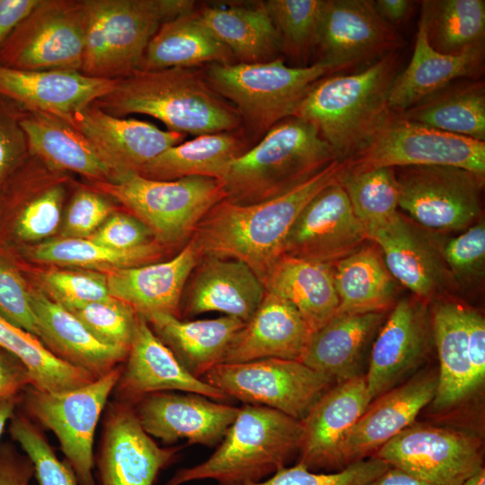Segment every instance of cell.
I'll return each instance as SVG.
<instances>
[{
    "mask_svg": "<svg viewBox=\"0 0 485 485\" xmlns=\"http://www.w3.org/2000/svg\"><path fill=\"white\" fill-rule=\"evenodd\" d=\"M420 18L429 45L439 53L458 55L484 45V0L422 1Z\"/></svg>",
    "mask_w": 485,
    "mask_h": 485,
    "instance_id": "60d3db41",
    "label": "cell"
},
{
    "mask_svg": "<svg viewBox=\"0 0 485 485\" xmlns=\"http://www.w3.org/2000/svg\"><path fill=\"white\" fill-rule=\"evenodd\" d=\"M9 432L31 460L38 485H78L68 463L59 460L44 433L29 417L14 413Z\"/></svg>",
    "mask_w": 485,
    "mask_h": 485,
    "instance_id": "bcb514c9",
    "label": "cell"
},
{
    "mask_svg": "<svg viewBox=\"0 0 485 485\" xmlns=\"http://www.w3.org/2000/svg\"><path fill=\"white\" fill-rule=\"evenodd\" d=\"M401 61V52L396 51L356 73L322 77L293 116L312 124L340 159L348 158L391 114L389 93Z\"/></svg>",
    "mask_w": 485,
    "mask_h": 485,
    "instance_id": "3957f363",
    "label": "cell"
},
{
    "mask_svg": "<svg viewBox=\"0 0 485 485\" xmlns=\"http://www.w3.org/2000/svg\"><path fill=\"white\" fill-rule=\"evenodd\" d=\"M244 141L236 131L198 136L166 149L146 163L139 174L159 181L191 176L221 181L233 160L247 150Z\"/></svg>",
    "mask_w": 485,
    "mask_h": 485,
    "instance_id": "ab89813d",
    "label": "cell"
},
{
    "mask_svg": "<svg viewBox=\"0 0 485 485\" xmlns=\"http://www.w3.org/2000/svg\"><path fill=\"white\" fill-rule=\"evenodd\" d=\"M328 75L331 69L323 63L289 66L281 57L253 64H210L204 71L209 86L258 133L292 117L311 87Z\"/></svg>",
    "mask_w": 485,
    "mask_h": 485,
    "instance_id": "ba28073f",
    "label": "cell"
},
{
    "mask_svg": "<svg viewBox=\"0 0 485 485\" xmlns=\"http://www.w3.org/2000/svg\"><path fill=\"white\" fill-rule=\"evenodd\" d=\"M333 278L339 299L336 314L387 312L397 302L399 283L372 242L336 262Z\"/></svg>",
    "mask_w": 485,
    "mask_h": 485,
    "instance_id": "d590c367",
    "label": "cell"
},
{
    "mask_svg": "<svg viewBox=\"0 0 485 485\" xmlns=\"http://www.w3.org/2000/svg\"><path fill=\"white\" fill-rule=\"evenodd\" d=\"M408 120L485 142V84L456 80L398 113Z\"/></svg>",
    "mask_w": 485,
    "mask_h": 485,
    "instance_id": "f35d334b",
    "label": "cell"
},
{
    "mask_svg": "<svg viewBox=\"0 0 485 485\" xmlns=\"http://www.w3.org/2000/svg\"><path fill=\"white\" fill-rule=\"evenodd\" d=\"M371 485H428L408 473L389 467L384 473L376 478Z\"/></svg>",
    "mask_w": 485,
    "mask_h": 485,
    "instance_id": "be15d7a7",
    "label": "cell"
},
{
    "mask_svg": "<svg viewBox=\"0 0 485 485\" xmlns=\"http://www.w3.org/2000/svg\"><path fill=\"white\" fill-rule=\"evenodd\" d=\"M192 278L185 304L190 317L218 312L246 323L266 293L255 273L233 259L201 257Z\"/></svg>",
    "mask_w": 485,
    "mask_h": 485,
    "instance_id": "83f0119b",
    "label": "cell"
},
{
    "mask_svg": "<svg viewBox=\"0 0 485 485\" xmlns=\"http://www.w3.org/2000/svg\"><path fill=\"white\" fill-rule=\"evenodd\" d=\"M198 13L240 63L270 61L281 49L278 31L264 2L253 5L205 6Z\"/></svg>",
    "mask_w": 485,
    "mask_h": 485,
    "instance_id": "74e56055",
    "label": "cell"
},
{
    "mask_svg": "<svg viewBox=\"0 0 485 485\" xmlns=\"http://www.w3.org/2000/svg\"><path fill=\"white\" fill-rule=\"evenodd\" d=\"M484 67V45L458 55H445L428 43L420 18L412 57L395 77L389 93V109L401 113L449 84L480 78Z\"/></svg>",
    "mask_w": 485,
    "mask_h": 485,
    "instance_id": "f1b7e54d",
    "label": "cell"
},
{
    "mask_svg": "<svg viewBox=\"0 0 485 485\" xmlns=\"http://www.w3.org/2000/svg\"><path fill=\"white\" fill-rule=\"evenodd\" d=\"M390 466L371 456L335 472H316L299 463L286 466L269 478L242 485H371Z\"/></svg>",
    "mask_w": 485,
    "mask_h": 485,
    "instance_id": "c3c4849f",
    "label": "cell"
},
{
    "mask_svg": "<svg viewBox=\"0 0 485 485\" xmlns=\"http://www.w3.org/2000/svg\"><path fill=\"white\" fill-rule=\"evenodd\" d=\"M150 230L133 215L113 213L88 237L91 241L119 250L150 242Z\"/></svg>",
    "mask_w": 485,
    "mask_h": 485,
    "instance_id": "9f6ffc18",
    "label": "cell"
},
{
    "mask_svg": "<svg viewBox=\"0 0 485 485\" xmlns=\"http://www.w3.org/2000/svg\"><path fill=\"white\" fill-rule=\"evenodd\" d=\"M121 118L144 114L162 121L170 131L201 136L236 131V110L194 67L136 69L117 78L113 89L93 103Z\"/></svg>",
    "mask_w": 485,
    "mask_h": 485,
    "instance_id": "7a4b0ae2",
    "label": "cell"
},
{
    "mask_svg": "<svg viewBox=\"0 0 485 485\" xmlns=\"http://www.w3.org/2000/svg\"><path fill=\"white\" fill-rule=\"evenodd\" d=\"M0 348L14 356L27 369L31 386L42 392H62L97 379L55 356L38 337L0 316Z\"/></svg>",
    "mask_w": 485,
    "mask_h": 485,
    "instance_id": "b9f144b4",
    "label": "cell"
},
{
    "mask_svg": "<svg viewBox=\"0 0 485 485\" xmlns=\"http://www.w3.org/2000/svg\"><path fill=\"white\" fill-rule=\"evenodd\" d=\"M441 253L454 282L467 284L481 278L485 262L484 221L480 219L441 245Z\"/></svg>",
    "mask_w": 485,
    "mask_h": 485,
    "instance_id": "f907efd6",
    "label": "cell"
},
{
    "mask_svg": "<svg viewBox=\"0 0 485 485\" xmlns=\"http://www.w3.org/2000/svg\"><path fill=\"white\" fill-rule=\"evenodd\" d=\"M437 373H425L375 398L345 436L340 450V470L371 457L384 444L412 425L432 402Z\"/></svg>",
    "mask_w": 485,
    "mask_h": 485,
    "instance_id": "cb8c5ba5",
    "label": "cell"
},
{
    "mask_svg": "<svg viewBox=\"0 0 485 485\" xmlns=\"http://www.w3.org/2000/svg\"><path fill=\"white\" fill-rule=\"evenodd\" d=\"M0 316L39 337L31 290L20 272L0 258Z\"/></svg>",
    "mask_w": 485,
    "mask_h": 485,
    "instance_id": "f5cc1de1",
    "label": "cell"
},
{
    "mask_svg": "<svg viewBox=\"0 0 485 485\" xmlns=\"http://www.w3.org/2000/svg\"><path fill=\"white\" fill-rule=\"evenodd\" d=\"M372 456L428 485H462L483 467L478 436L425 423L414 422Z\"/></svg>",
    "mask_w": 485,
    "mask_h": 485,
    "instance_id": "5bb4252c",
    "label": "cell"
},
{
    "mask_svg": "<svg viewBox=\"0 0 485 485\" xmlns=\"http://www.w3.org/2000/svg\"><path fill=\"white\" fill-rule=\"evenodd\" d=\"M162 251L163 247L157 242L119 250L88 238L63 237L38 245L32 258L45 263L109 271L153 263L160 258Z\"/></svg>",
    "mask_w": 485,
    "mask_h": 485,
    "instance_id": "7bdbcfd3",
    "label": "cell"
},
{
    "mask_svg": "<svg viewBox=\"0 0 485 485\" xmlns=\"http://www.w3.org/2000/svg\"><path fill=\"white\" fill-rule=\"evenodd\" d=\"M92 190L122 204L161 245L190 241L207 213L225 198L221 181L198 176L159 181L127 172L93 181Z\"/></svg>",
    "mask_w": 485,
    "mask_h": 485,
    "instance_id": "52a82bcc",
    "label": "cell"
},
{
    "mask_svg": "<svg viewBox=\"0 0 485 485\" xmlns=\"http://www.w3.org/2000/svg\"><path fill=\"white\" fill-rule=\"evenodd\" d=\"M339 159L312 124L287 118L233 160L221 180L225 199L245 205L277 197Z\"/></svg>",
    "mask_w": 485,
    "mask_h": 485,
    "instance_id": "5b68a950",
    "label": "cell"
},
{
    "mask_svg": "<svg viewBox=\"0 0 485 485\" xmlns=\"http://www.w3.org/2000/svg\"><path fill=\"white\" fill-rule=\"evenodd\" d=\"M144 317L183 368L198 379L222 363L231 342L245 325L227 315L196 321H183L169 313Z\"/></svg>",
    "mask_w": 485,
    "mask_h": 485,
    "instance_id": "1f68e13d",
    "label": "cell"
},
{
    "mask_svg": "<svg viewBox=\"0 0 485 485\" xmlns=\"http://www.w3.org/2000/svg\"><path fill=\"white\" fill-rule=\"evenodd\" d=\"M65 198L64 181L55 177L36 190L17 217V235L26 241L46 238L58 228Z\"/></svg>",
    "mask_w": 485,
    "mask_h": 485,
    "instance_id": "681fc988",
    "label": "cell"
},
{
    "mask_svg": "<svg viewBox=\"0 0 485 485\" xmlns=\"http://www.w3.org/2000/svg\"><path fill=\"white\" fill-rule=\"evenodd\" d=\"M21 396L12 397L0 401V437L4 427L15 413V408L20 401Z\"/></svg>",
    "mask_w": 485,
    "mask_h": 485,
    "instance_id": "e7e4bbea",
    "label": "cell"
},
{
    "mask_svg": "<svg viewBox=\"0 0 485 485\" xmlns=\"http://www.w3.org/2000/svg\"><path fill=\"white\" fill-rule=\"evenodd\" d=\"M312 334L304 319L289 302L266 291L253 316L231 342L222 363L263 358L300 361Z\"/></svg>",
    "mask_w": 485,
    "mask_h": 485,
    "instance_id": "4316f807",
    "label": "cell"
},
{
    "mask_svg": "<svg viewBox=\"0 0 485 485\" xmlns=\"http://www.w3.org/2000/svg\"><path fill=\"white\" fill-rule=\"evenodd\" d=\"M122 368L119 365L91 383L67 391L42 392L28 386L21 396L26 416L57 436L78 485H96L93 472L95 430Z\"/></svg>",
    "mask_w": 485,
    "mask_h": 485,
    "instance_id": "9c48e42d",
    "label": "cell"
},
{
    "mask_svg": "<svg viewBox=\"0 0 485 485\" xmlns=\"http://www.w3.org/2000/svg\"><path fill=\"white\" fill-rule=\"evenodd\" d=\"M62 119L91 143L112 171L113 178L139 173L146 163L186 137L147 121L111 116L93 104Z\"/></svg>",
    "mask_w": 485,
    "mask_h": 485,
    "instance_id": "44dd1931",
    "label": "cell"
},
{
    "mask_svg": "<svg viewBox=\"0 0 485 485\" xmlns=\"http://www.w3.org/2000/svg\"><path fill=\"white\" fill-rule=\"evenodd\" d=\"M31 386L25 366L11 353L0 352V401L19 396Z\"/></svg>",
    "mask_w": 485,
    "mask_h": 485,
    "instance_id": "91938a15",
    "label": "cell"
},
{
    "mask_svg": "<svg viewBox=\"0 0 485 485\" xmlns=\"http://www.w3.org/2000/svg\"><path fill=\"white\" fill-rule=\"evenodd\" d=\"M370 402L365 374L332 384L301 420L296 463L316 472L341 471V444Z\"/></svg>",
    "mask_w": 485,
    "mask_h": 485,
    "instance_id": "603a6c76",
    "label": "cell"
},
{
    "mask_svg": "<svg viewBox=\"0 0 485 485\" xmlns=\"http://www.w3.org/2000/svg\"><path fill=\"white\" fill-rule=\"evenodd\" d=\"M429 303L401 298L378 330L365 374L371 401L401 384L426 359L433 343Z\"/></svg>",
    "mask_w": 485,
    "mask_h": 485,
    "instance_id": "2e32d148",
    "label": "cell"
},
{
    "mask_svg": "<svg viewBox=\"0 0 485 485\" xmlns=\"http://www.w3.org/2000/svg\"><path fill=\"white\" fill-rule=\"evenodd\" d=\"M21 125L29 152L48 168L76 172L93 181H107L113 172L91 143L64 119L24 110Z\"/></svg>",
    "mask_w": 485,
    "mask_h": 485,
    "instance_id": "d6a6232c",
    "label": "cell"
},
{
    "mask_svg": "<svg viewBox=\"0 0 485 485\" xmlns=\"http://www.w3.org/2000/svg\"><path fill=\"white\" fill-rule=\"evenodd\" d=\"M301 421L278 410L243 404L215 452L202 463L179 469L165 485L211 479L218 485L261 481L297 459Z\"/></svg>",
    "mask_w": 485,
    "mask_h": 485,
    "instance_id": "277c9868",
    "label": "cell"
},
{
    "mask_svg": "<svg viewBox=\"0 0 485 485\" xmlns=\"http://www.w3.org/2000/svg\"><path fill=\"white\" fill-rule=\"evenodd\" d=\"M338 181L366 231L386 223L397 214L400 188L394 168L345 167Z\"/></svg>",
    "mask_w": 485,
    "mask_h": 485,
    "instance_id": "ee69618b",
    "label": "cell"
},
{
    "mask_svg": "<svg viewBox=\"0 0 485 485\" xmlns=\"http://www.w3.org/2000/svg\"><path fill=\"white\" fill-rule=\"evenodd\" d=\"M232 52L190 11L163 22L144 54L138 69L195 67L203 64H233Z\"/></svg>",
    "mask_w": 485,
    "mask_h": 485,
    "instance_id": "8d00e7d4",
    "label": "cell"
},
{
    "mask_svg": "<svg viewBox=\"0 0 485 485\" xmlns=\"http://www.w3.org/2000/svg\"><path fill=\"white\" fill-rule=\"evenodd\" d=\"M462 485H485V468L482 467L476 473L470 476Z\"/></svg>",
    "mask_w": 485,
    "mask_h": 485,
    "instance_id": "03108f58",
    "label": "cell"
},
{
    "mask_svg": "<svg viewBox=\"0 0 485 485\" xmlns=\"http://www.w3.org/2000/svg\"><path fill=\"white\" fill-rule=\"evenodd\" d=\"M34 468L27 455L8 444L0 445V485H30Z\"/></svg>",
    "mask_w": 485,
    "mask_h": 485,
    "instance_id": "680465c9",
    "label": "cell"
},
{
    "mask_svg": "<svg viewBox=\"0 0 485 485\" xmlns=\"http://www.w3.org/2000/svg\"><path fill=\"white\" fill-rule=\"evenodd\" d=\"M414 1L409 0H376L373 4L378 14L389 24L401 23L412 11Z\"/></svg>",
    "mask_w": 485,
    "mask_h": 485,
    "instance_id": "6125c7cd",
    "label": "cell"
},
{
    "mask_svg": "<svg viewBox=\"0 0 485 485\" xmlns=\"http://www.w3.org/2000/svg\"><path fill=\"white\" fill-rule=\"evenodd\" d=\"M399 207L423 228L465 230L481 219L485 176L442 165L394 168Z\"/></svg>",
    "mask_w": 485,
    "mask_h": 485,
    "instance_id": "4fadbf2b",
    "label": "cell"
},
{
    "mask_svg": "<svg viewBox=\"0 0 485 485\" xmlns=\"http://www.w3.org/2000/svg\"><path fill=\"white\" fill-rule=\"evenodd\" d=\"M87 24V0H40L1 48L0 66L81 72Z\"/></svg>",
    "mask_w": 485,
    "mask_h": 485,
    "instance_id": "8fae6325",
    "label": "cell"
},
{
    "mask_svg": "<svg viewBox=\"0 0 485 485\" xmlns=\"http://www.w3.org/2000/svg\"><path fill=\"white\" fill-rule=\"evenodd\" d=\"M345 167V160H336L290 190L260 202L241 205L221 200L191 237L200 256L242 261L263 284L283 256L287 236L301 211Z\"/></svg>",
    "mask_w": 485,
    "mask_h": 485,
    "instance_id": "6da1fadb",
    "label": "cell"
},
{
    "mask_svg": "<svg viewBox=\"0 0 485 485\" xmlns=\"http://www.w3.org/2000/svg\"><path fill=\"white\" fill-rule=\"evenodd\" d=\"M368 241L338 179L304 207L287 236L283 255L334 265Z\"/></svg>",
    "mask_w": 485,
    "mask_h": 485,
    "instance_id": "ac0fdd59",
    "label": "cell"
},
{
    "mask_svg": "<svg viewBox=\"0 0 485 485\" xmlns=\"http://www.w3.org/2000/svg\"><path fill=\"white\" fill-rule=\"evenodd\" d=\"M133 408L144 430L163 444L186 439L208 447L222 441L239 412L238 407L192 392L150 393Z\"/></svg>",
    "mask_w": 485,
    "mask_h": 485,
    "instance_id": "ffe728a7",
    "label": "cell"
},
{
    "mask_svg": "<svg viewBox=\"0 0 485 485\" xmlns=\"http://www.w3.org/2000/svg\"><path fill=\"white\" fill-rule=\"evenodd\" d=\"M386 313L335 314L313 332L300 361L335 384L363 375L360 368L366 348Z\"/></svg>",
    "mask_w": 485,
    "mask_h": 485,
    "instance_id": "4dcf8cb0",
    "label": "cell"
},
{
    "mask_svg": "<svg viewBox=\"0 0 485 485\" xmlns=\"http://www.w3.org/2000/svg\"><path fill=\"white\" fill-rule=\"evenodd\" d=\"M467 352L476 390L485 378V321L481 313L466 310Z\"/></svg>",
    "mask_w": 485,
    "mask_h": 485,
    "instance_id": "6f0895ef",
    "label": "cell"
},
{
    "mask_svg": "<svg viewBox=\"0 0 485 485\" xmlns=\"http://www.w3.org/2000/svg\"><path fill=\"white\" fill-rule=\"evenodd\" d=\"M348 169L442 165L485 176V142L389 117L371 139L345 159Z\"/></svg>",
    "mask_w": 485,
    "mask_h": 485,
    "instance_id": "7c38bea8",
    "label": "cell"
},
{
    "mask_svg": "<svg viewBox=\"0 0 485 485\" xmlns=\"http://www.w3.org/2000/svg\"><path fill=\"white\" fill-rule=\"evenodd\" d=\"M114 390L119 401L132 406L150 393L167 391L198 393L225 403L232 401L216 388L189 374L139 313L126 365Z\"/></svg>",
    "mask_w": 485,
    "mask_h": 485,
    "instance_id": "7402d4cb",
    "label": "cell"
},
{
    "mask_svg": "<svg viewBox=\"0 0 485 485\" xmlns=\"http://www.w3.org/2000/svg\"><path fill=\"white\" fill-rule=\"evenodd\" d=\"M41 280L50 298L64 307L111 297L106 274L100 271L50 270Z\"/></svg>",
    "mask_w": 485,
    "mask_h": 485,
    "instance_id": "816d5d0a",
    "label": "cell"
},
{
    "mask_svg": "<svg viewBox=\"0 0 485 485\" xmlns=\"http://www.w3.org/2000/svg\"><path fill=\"white\" fill-rule=\"evenodd\" d=\"M264 4L287 55L304 60L315 52L324 0H268Z\"/></svg>",
    "mask_w": 485,
    "mask_h": 485,
    "instance_id": "f6af8a7d",
    "label": "cell"
},
{
    "mask_svg": "<svg viewBox=\"0 0 485 485\" xmlns=\"http://www.w3.org/2000/svg\"><path fill=\"white\" fill-rule=\"evenodd\" d=\"M116 79L77 71L21 70L0 66V95L23 110L66 118L109 93Z\"/></svg>",
    "mask_w": 485,
    "mask_h": 485,
    "instance_id": "d4e9b609",
    "label": "cell"
},
{
    "mask_svg": "<svg viewBox=\"0 0 485 485\" xmlns=\"http://www.w3.org/2000/svg\"><path fill=\"white\" fill-rule=\"evenodd\" d=\"M23 110L0 95V184L27 156V136L21 125Z\"/></svg>",
    "mask_w": 485,
    "mask_h": 485,
    "instance_id": "11a10c76",
    "label": "cell"
},
{
    "mask_svg": "<svg viewBox=\"0 0 485 485\" xmlns=\"http://www.w3.org/2000/svg\"><path fill=\"white\" fill-rule=\"evenodd\" d=\"M201 380L231 400L268 407L299 421L335 384L299 360L281 358L218 364Z\"/></svg>",
    "mask_w": 485,
    "mask_h": 485,
    "instance_id": "30bf717a",
    "label": "cell"
},
{
    "mask_svg": "<svg viewBox=\"0 0 485 485\" xmlns=\"http://www.w3.org/2000/svg\"><path fill=\"white\" fill-rule=\"evenodd\" d=\"M402 48L401 35L378 14L373 1L324 0L315 52L331 75L366 68Z\"/></svg>",
    "mask_w": 485,
    "mask_h": 485,
    "instance_id": "9a60e30c",
    "label": "cell"
},
{
    "mask_svg": "<svg viewBox=\"0 0 485 485\" xmlns=\"http://www.w3.org/2000/svg\"><path fill=\"white\" fill-rule=\"evenodd\" d=\"M105 196L92 189L79 190L73 197L63 226L64 237L88 238L112 214Z\"/></svg>",
    "mask_w": 485,
    "mask_h": 485,
    "instance_id": "db71d44e",
    "label": "cell"
},
{
    "mask_svg": "<svg viewBox=\"0 0 485 485\" xmlns=\"http://www.w3.org/2000/svg\"><path fill=\"white\" fill-rule=\"evenodd\" d=\"M194 4L188 0H87L81 72L91 77L117 79L138 69L159 27L193 11Z\"/></svg>",
    "mask_w": 485,
    "mask_h": 485,
    "instance_id": "8992f818",
    "label": "cell"
},
{
    "mask_svg": "<svg viewBox=\"0 0 485 485\" xmlns=\"http://www.w3.org/2000/svg\"><path fill=\"white\" fill-rule=\"evenodd\" d=\"M381 251L395 280L425 302L443 299L455 283L438 246L424 228L397 212L386 223L366 231Z\"/></svg>",
    "mask_w": 485,
    "mask_h": 485,
    "instance_id": "d6986e66",
    "label": "cell"
},
{
    "mask_svg": "<svg viewBox=\"0 0 485 485\" xmlns=\"http://www.w3.org/2000/svg\"><path fill=\"white\" fill-rule=\"evenodd\" d=\"M65 308L103 343L128 350L137 313L128 304L111 296Z\"/></svg>",
    "mask_w": 485,
    "mask_h": 485,
    "instance_id": "7dc6e473",
    "label": "cell"
},
{
    "mask_svg": "<svg viewBox=\"0 0 485 485\" xmlns=\"http://www.w3.org/2000/svg\"><path fill=\"white\" fill-rule=\"evenodd\" d=\"M266 291L289 302L313 332L336 314L339 299L333 265L283 255L263 281Z\"/></svg>",
    "mask_w": 485,
    "mask_h": 485,
    "instance_id": "e575fe53",
    "label": "cell"
},
{
    "mask_svg": "<svg viewBox=\"0 0 485 485\" xmlns=\"http://www.w3.org/2000/svg\"><path fill=\"white\" fill-rule=\"evenodd\" d=\"M433 343L439 371L433 400L437 410L460 403L476 391L467 352V306L446 298L432 302Z\"/></svg>",
    "mask_w": 485,
    "mask_h": 485,
    "instance_id": "836d02e7",
    "label": "cell"
},
{
    "mask_svg": "<svg viewBox=\"0 0 485 485\" xmlns=\"http://www.w3.org/2000/svg\"><path fill=\"white\" fill-rule=\"evenodd\" d=\"M40 0H0V50Z\"/></svg>",
    "mask_w": 485,
    "mask_h": 485,
    "instance_id": "94428289",
    "label": "cell"
},
{
    "mask_svg": "<svg viewBox=\"0 0 485 485\" xmlns=\"http://www.w3.org/2000/svg\"><path fill=\"white\" fill-rule=\"evenodd\" d=\"M182 446L158 445L142 428L131 404H109L96 460L99 485H155Z\"/></svg>",
    "mask_w": 485,
    "mask_h": 485,
    "instance_id": "e0dca14e",
    "label": "cell"
},
{
    "mask_svg": "<svg viewBox=\"0 0 485 485\" xmlns=\"http://www.w3.org/2000/svg\"><path fill=\"white\" fill-rule=\"evenodd\" d=\"M201 256L190 240L171 260L106 271L110 294L137 313L179 317L185 284Z\"/></svg>",
    "mask_w": 485,
    "mask_h": 485,
    "instance_id": "484cf974",
    "label": "cell"
},
{
    "mask_svg": "<svg viewBox=\"0 0 485 485\" xmlns=\"http://www.w3.org/2000/svg\"><path fill=\"white\" fill-rule=\"evenodd\" d=\"M40 335L58 358L99 378L125 361L128 349L98 340L71 312L39 290H31Z\"/></svg>",
    "mask_w": 485,
    "mask_h": 485,
    "instance_id": "f546056e",
    "label": "cell"
}]
</instances>
